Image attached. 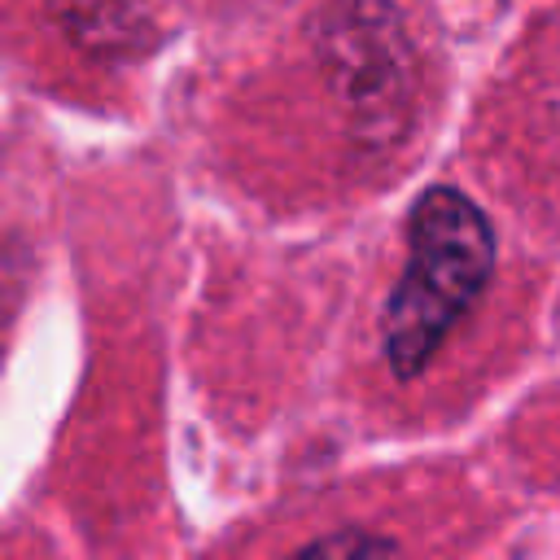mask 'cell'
<instances>
[{"label":"cell","instance_id":"cell-2","mask_svg":"<svg viewBox=\"0 0 560 560\" xmlns=\"http://www.w3.org/2000/svg\"><path fill=\"white\" fill-rule=\"evenodd\" d=\"M332 13L337 26L324 31V57L346 83L350 105L376 118L385 109H402L407 70L402 61H394V52H402V31L394 13L376 0H341Z\"/></svg>","mask_w":560,"mask_h":560},{"label":"cell","instance_id":"cell-1","mask_svg":"<svg viewBox=\"0 0 560 560\" xmlns=\"http://www.w3.org/2000/svg\"><path fill=\"white\" fill-rule=\"evenodd\" d=\"M494 267L486 214L459 188H429L407 223V267L385 302V359L394 376H416L438 354L455 319L481 298Z\"/></svg>","mask_w":560,"mask_h":560},{"label":"cell","instance_id":"cell-3","mask_svg":"<svg viewBox=\"0 0 560 560\" xmlns=\"http://www.w3.org/2000/svg\"><path fill=\"white\" fill-rule=\"evenodd\" d=\"M61 26L101 57L131 52L144 35V13L140 0H52Z\"/></svg>","mask_w":560,"mask_h":560},{"label":"cell","instance_id":"cell-4","mask_svg":"<svg viewBox=\"0 0 560 560\" xmlns=\"http://www.w3.org/2000/svg\"><path fill=\"white\" fill-rule=\"evenodd\" d=\"M293 560H389V542L363 529H337L324 534L319 542L302 547Z\"/></svg>","mask_w":560,"mask_h":560}]
</instances>
